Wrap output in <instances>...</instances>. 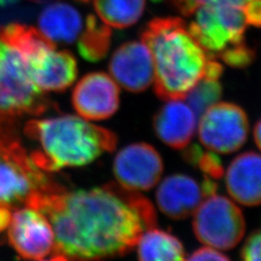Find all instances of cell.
<instances>
[{
	"label": "cell",
	"mask_w": 261,
	"mask_h": 261,
	"mask_svg": "<svg viewBox=\"0 0 261 261\" xmlns=\"http://www.w3.org/2000/svg\"><path fill=\"white\" fill-rule=\"evenodd\" d=\"M25 205L47 217L55 234L51 260L125 255L157 223L156 211L137 191L116 184L68 192H38Z\"/></svg>",
	"instance_id": "obj_1"
},
{
	"label": "cell",
	"mask_w": 261,
	"mask_h": 261,
	"mask_svg": "<svg viewBox=\"0 0 261 261\" xmlns=\"http://www.w3.org/2000/svg\"><path fill=\"white\" fill-rule=\"evenodd\" d=\"M154 64V90L159 98L183 100L204 76L205 50L192 36L186 22L176 17L157 18L141 32Z\"/></svg>",
	"instance_id": "obj_2"
},
{
	"label": "cell",
	"mask_w": 261,
	"mask_h": 261,
	"mask_svg": "<svg viewBox=\"0 0 261 261\" xmlns=\"http://www.w3.org/2000/svg\"><path fill=\"white\" fill-rule=\"evenodd\" d=\"M23 132L39 145L30 157L45 172L84 167L117 145L112 130L75 115L33 119L25 124Z\"/></svg>",
	"instance_id": "obj_3"
},
{
	"label": "cell",
	"mask_w": 261,
	"mask_h": 261,
	"mask_svg": "<svg viewBox=\"0 0 261 261\" xmlns=\"http://www.w3.org/2000/svg\"><path fill=\"white\" fill-rule=\"evenodd\" d=\"M60 188L34 164L14 125L0 124V207L16 209L35 193Z\"/></svg>",
	"instance_id": "obj_4"
},
{
	"label": "cell",
	"mask_w": 261,
	"mask_h": 261,
	"mask_svg": "<svg viewBox=\"0 0 261 261\" xmlns=\"http://www.w3.org/2000/svg\"><path fill=\"white\" fill-rule=\"evenodd\" d=\"M50 108L51 102L30 80L23 58L0 39V114L41 115Z\"/></svg>",
	"instance_id": "obj_5"
},
{
	"label": "cell",
	"mask_w": 261,
	"mask_h": 261,
	"mask_svg": "<svg viewBox=\"0 0 261 261\" xmlns=\"http://www.w3.org/2000/svg\"><path fill=\"white\" fill-rule=\"evenodd\" d=\"M189 31L210 58L245 42L247 21L243 7L231 4L202 5L194 13Z\"/></svg>",
	"instance_id": "obj_6"
},
{
	"label": "cell",
	"mask_w": 261,
	"mask_h": 261,
	"mask_svg": "<svg viewBox=\"0 0 261 261\" xmlns=\"http://www.w3.org/2000/svg\"><path fill=\"white\" fill-rule=\"evenodd\" d=\"M194 215V232L206 246L225 251L242 240L246 228L242 211L227 197L216 194L207 196Z\"/></svg>",
	"instance_id": "obj_7"
},
{
	"label": "cell",
	"mask_w": 261,
	"mask_h": 261,
	"mask_svg": "<svg viewBox=\"0 0 261 261\" xmlns=\"http://www.w3.org/2000/svg\"><path fill=\"white\" fill-rule=\"evenodd\" d=\"M248 135V116L237 105L218 102L199 116V140L215 153L229 154L240 149Z\"/></svg>",
	"instance_id": "obj_8"
},
{
	"label": "cell",
	"mask_w": 261,
	"mask_h": 261,
	"mask_svg": "<svg viewBox=\"0 0 261 261\" xmlns=\"http://www.w3.org/2000/svg\"><path fill=\"white\" fill-rule=\"evenodd\" d=\"M8 240L19 256L43 260L55 249V234L47 217L28 207L17 209L8 226Z\"/></svg>",
	"instance_id": "obj_9"
},
{
	"label": "cell",
	"mask_w": 261,
	"mask_h": 261,
	"mask_svg": "<svg viewBox=\"0 0 261 261\" xmlns=\"http://www.w3.org/2000/svg\"><path fill=\"white\" fill-rule=\"evenodd\" d=\"M164 164L158 151L147 143H134L119 151L113 173L119 185L130 191H148L156 186Z\"/></svg>",
	"instance_id": "obj_10"
},
{
	"label": "cell",
	"mask_w": 261,
	"mask_h": 261,
	"mask_svg": "<svg viewBox=\"0 0 261 261\" xmlns=\"http://www.w3.org/2000/svg\"><path fill=\"white\" fill-rule=\"evenodd\" d=\"M217 185L206 178L202 184L185 174L165 178L156 193L160 210L169 218L181 220L194 214L207 196L215 194Z\"/></svg>",
	"instance_id": "obj_11"
},
{
	"label": "cell",
	"mask_w": 261,
	"mask_h": 261,
	"mask_svg": "<svg viewBox=\"0 0 261 261\" xmlns=\"http://www.w3.org/2000/svg\"><path fill=\"white\" fill-rule=\"evenodd\" d=\"M119 95V88L112 77L102 72H94L84 75L75 85L72 102L82 117L103 120L117 112Z\"/></svg>",
	"instance_id": "obj_12"
},
{
	"label": "cell",
	"mask_w": 261,
	"mask_h": 261,
	"mask_svg": "<svg viewBox=\"0 0 261 261\" xmlns=\"http://www.w3.org/2000/svg\"><path fill=\"white\" fill-rule=\"evenodd\" d=\"M109 69L116 84L134 93L146 90L154 82L153 58L142 41H132L118 47L112 55Z\"/></svg>",
	"instance_id": "obj_13"
},
{
	"label": "cell",
	"mask_w": 261,
	"mask_h": 261,
	"mask_svg": "<svg viewBox=\"0 0 261 261\" xmlns=\"http://www.w3.org/2000/svg\"><path fill=\"white\" fill-rule=\"evenodd\" d=\"M55 49L27 62L30 80L43 92L64 91L73 84L77 75L74 56L67 50Z\"/></svg>",
	"instance_id": "obj_14"
},
{
	"label": "cell",
	"mask_w": 261,
	"mask_h": 261,
	"mask_svg": "<svg viewBox=\"0 0 261 261\" xmlns=\"http://www.w3.org/2000/svg\"><path fill=\"white\" fill-rule=\"evenodd\" d=\"M197 116L188 103L169 100L156 113L153 127L160 140L174 149H184L194 138Z\"/></svg>",
	"instance_id": "obj_15"
},
{
	"label": "cell",
	"mask_w": 261,
	"mask_h": 261,
	"mask_svg": "<svg viewBox=\"0 0 261 261\" xmlns=\"http://www.w3.org/2000/svg\"><path fill=\"white\" fill-rule=\"evenodd\" d=\"M225 186L234 200L245 206L261 204V155L246 152L231 162L225 173Z\"/></svg>",
	"instance_id": "obj_16"
},
{
	"label": "cell",
	"mask_w": 261,
	"mask_h": 261,
	"mask_svg": "<svg viewBox=\"0 0 261 261\" xmlns=\"http://www.w3.org/2000/svg\"><path fill=\"white\" fill-rule=\"evenodd\" d=\"M40 30L54 43L72 44L83 28L80 13L69 4L48 5L39 16Z\"/></svg>",
	"instance_id": "obj_17"
},
{
	"label": "cell",
	"mask_w": 261,
	"mask_h": 261,
	"mask_svg": "<svg viewBox=\"0 0 261 261\" xmlns=\"http://www.w3.org/2000/svg\"><path fill=\"white\" fill-rule=\"evenodd\" d=\"M0 39L17 50L25 63L56 48V44L41 30L27 24L10 23L0 27Z\"/></svg>",
	"instance_id": "obj_18"
},
{
	"label": "cell",
	"mask_w": 261,
	"mask_h": 261,
	"mask_svg": "<svg viewBox=\"0 0 261 261\" xmlns=\"http://www.w3.org/2000/svg\"><path fill=\"white\" fill-rule=\"evenodd\" d=\"M137 246L140 260H184L186 258L183 244L177 237L155 227L141 234Z\"/></svg>",
	"instance_id": "obj_19"
},
{
	"label": "cell",
	"mask_w": 261,
	"mask_h": 261,
	"mask_svg": "<svg viewBox=\"0 0 261 261\" xmlns=\"http://www.w3.org/2000/svg\"><path fill=\"white\" fill-rule=\"evenodd\" d=\"M94 8L106 24L123 29L140 20L145 9V0H94Z\"/></svg>",
	"instance_id": "obj_20"
},
{
	"label": "cell",
	"mask_w": 261,
	"mask_h": 261,
	"mask_svg": "<svg viewBox=\"0 0 261 261\" xmlns=\"http://www.w3.org/2000/svg\"><path fill=\"white\" fill-rule=\"evenodd\" d=\"M112 43V30L94 15H88L85 28L79 38L77 50L84 60L98 62L108 55Z\"/></svg>",
	"instance_id": "obj_21"
},
{
	"label": "cell",
	"mask_w": 261,
	"mask_h": 261,
	"mask_svg": "<svg viewBox=\"0 0 261 261\" xmlns=\"http://www.w3.org/2000/svg\"><path fill=\"white\" fill-rule=\"evenodd\" d=\"M221 95L222 85L219 80L203 77L187 95V103L199 117L208 108L219 102Z\"/></svg>",
	"instance_id": "obj_22"
},
{
	"label": "cell",
	"mask_w": 261,
	"mask_h": 261,
	"mask_svg": "<svg viewBox=\"0 0 261 261\" xmlns=\"http://www.w3.org/2000/svg\"><path fill=\"white\" fill-rule=\"evenodd\" d=\"M255 53L245 42L225 48L218 57L232 68H246L252 64Z\"/></svg>",
	"instance_id": "obj_23"
},
{
	"label": "cell",
	"mask_w": 261,
	"mask_h": 261,
	"mask_svg": "<svg viewBox=\"0 0 261 261\" xmlns=\"http://www.w3.org/2000/svg\"><path fill=\"white\" fill-rule=\"evenodd\" d=\"M172 5L178 12L184 16H193L197 8L202 5L214 4H231L239 7H244L250 0H170Z\"/></svg>",
	"instance_id": "obj_24"
},
{
	"label": "cell",
	"mask_w": 261,
	"mask_h": 261,
	"mask_svg": "<svg viewBox=\"0 0 261 261\" xmlns=\"http://www.w3.org/2000/svg\"><path fill=\"white\" fill-rule=\"evenodd\" d=\"M193 165L197 166L207 177L217 179L224 175L222 162L213 151L206 153L200 151Z\"/></svg>",
	"instance_id": "obj_25"
},
{
	"label": "cell",
	"mask_w": 261,
	"mask_h": 261,
	"mask_svg": "<svg viewBox=\"0 0 261 261\" xmlns=\"http://www.w3.org/2000/svg\"><path fill=\"white\" fill-rule=\"evenodd\" d=\"M241 257L244 260L261 261V228L252 232L243 246Z\"/></svg>",
	"instance_id": "obj_26"
},
{
	"label": "cell",
	"mask_w": 261,
	"mask_h": 261,
	"mask_svg": "<svg viewBox=\"0 0 261 261\" xmlns=\"http://www.w3.org/2000/svg\"><path fill=\"white\" fill-rule=\"evenodd\" d=\"M188 259L190 260H227L229 257L213 247L205 246L193 252Z\"/></svg>",
	"instance_id": "obj_27"
},
{
	"label": "cell",
	"mask_w": 261,
	"mask_h": 261,
	"mask_svg": "<svg viewBox=\"0 0 261 261\" xmlns=\"http://www.w3.org/2000/svg\"><path fill=\"white\" fill-rule=\"evenodd\" d=\"M247 24L261 28V0H250L243 7Z\"/></svg>",
	"instance_id": "obj_28"
},
{
	"label": "cell",
	"mask_w": 261,
	"mask_h": 261,
	"mask_svg": "<svg viewBox=\"0 0 261 261\" xmlns=\"http://www.w3.org/2000/svg\"><path fill=\"white\" fill-rule=\"evenodd\" d=\"M12 218V212L8 208L0 207V233L7 230Z\"/></svg>",
	"instance_id": "obj_29"
},
{
	"label": "cell",
	"mask_w": 261,
	"mask_h": 261,
	"mask_svg": "<svg viewBox=\"0 0 261 261\" xmlns=\"http://www.w3.org/2000/svg\"><path fill=\"white\" fill-rule=\"evenodd\" d=\"M253 137H254V141H255L257 147L261 151V119L259 121L257 122V124L254 127Z\"/></svg>",
	"instance_id": "obj_30"
},
{
	"label": "cell",
	"mask_w": 261,
	"mask_h": 261,
	"mask_svg": "<svg viewBox=\"0 0 261 261\" xmlns=\"http://www.w3.org/2000/svg\"><path fill=\"white\" fill-rule=\"evenodd\" d=\"M20 0H0V7L3 9H8L12 7H16Z\"/></svg>",
	"instance_id": "obj_31"
},
{
	"label": "cell",
	"mask_w": 261,
	"mask_h": 261,
	"mask_svg": "<svg viewBox=\"0 0 261 261\" xmlns=\"http://www.w3.org/2000/svg\"><path fill=\"white\" fill-rule=\"evenodd\" d=\"M29 1H31V2H34V3H47V2H49V1H51V0H29Z\"/></svg>",
	"instance_id": "obj_32"
},
{
	"label": "cell",
	"mask_w": 261,
	"mask_h": 261,
	"mask_svg": "<svg viewBox=\"0 0 261 261\" xmlns=\"http://www.w3.org/2000/svg\"><path fill=\"white\" fill-rule=\"evenodd\" d=\"M79 1H82V2H88L89 0H79Z\"/></svg>",
	"instance_id": "obj_33"
}]
</instances>
